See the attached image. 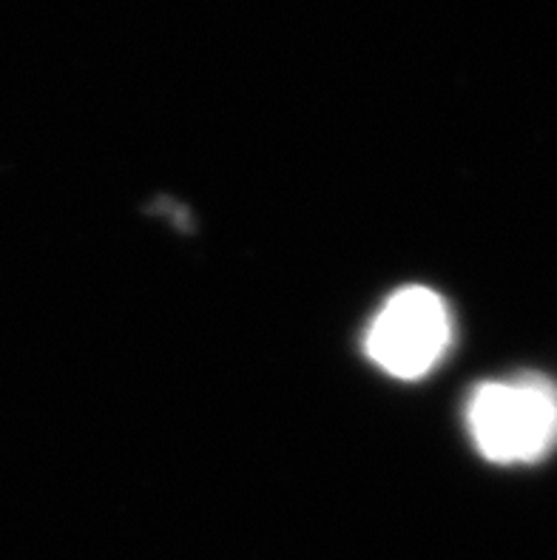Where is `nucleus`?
I'll return each instance as SVG.
<instances>
[{"label":"nucleus","mask_w":557,"mask_h":560,"mask_svg":"<svg viewBox=\"0 0 557 560\" xmlns=\"http://www.w3.org/2000/svg\"><path fill=\"white\" fill-rule=\"evenodd\" d=\"M455 322L444 296L423 284L398 288L379 307L364 336V353L387 376L416 382L444 362Z\"/></svg>","instance_id":"f03ea898"},{"label":"nucleus","mask_w":557,"mask_h":560,"mask_svg":"<svg viewBox=\"0 0 557 560\" xmlns=\"http://www.w3.org/2000/svg\"><path fill=\"white\" fill-rule=\"evenodd\" d=\"M464 421L487 462H544L557 447V382L541 373L480 382L466 398Z\"/></svg>","instance_id":"f257e3e1"}]
</instances>
